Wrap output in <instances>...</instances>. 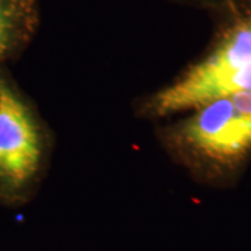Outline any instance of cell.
<instances>
[{"label": "cell", "instance_id": "6da1fadb", "mask_svg": "<svg viewBox=\"0 0 251 251\" xmlns=\"http://www.w3.org/2000/svg\"><path fill=\"white\" fill-rule=\"evenodd\" d=\"M251 93V15L229 29L211 54L150 102L158 115L198 107L226 94Z\"/></svg>", "mask_w": 251, "mask_h": 251}, {"label": "cell", "instance_id": "7a4b0ae2", "mask_svg": "<svg viewBox=\"0 0 251 251\" xmlns=\"http://www.w3.org/2000/svg\"><path fill=\"white\" fill-rule=\"evenodd\" d=\"M48 148L29 105L0 78V205L20 207L35 196Z\"/></svg>", "mask_w": 251, "mask_h": 251}, {"label": "cell", "instance_id": "3957f363", "mask_svg": "<svg viewBox=\"0 0 251 251\" xmlns=\"http://www.w3.org/2000/svg\"><path fill=\"white\" fill-rule=\"evenodd\" d=\"M181 129L191 148L220 162L251 150V93L226 94L198 106Z\"/></svg>", "mask_w": 251, "mask_h": 251}, {"label": "cell", "instance_id": "277c9868", "mask_svg": "<svg viewBox=\"0 0 251 251\" xmlns=\"http://www.w3.org/2000/svg\"><path fill=\"white\" fill-rule=\"evenodd\" d=\"M13 31V20L8 6L0 0V57L7 50Z\"/></svg>", "mask_w": 251, "mask_h": 251}]
</instances>
